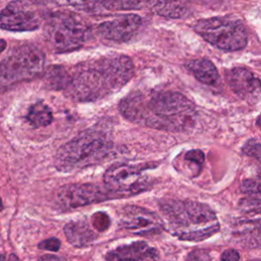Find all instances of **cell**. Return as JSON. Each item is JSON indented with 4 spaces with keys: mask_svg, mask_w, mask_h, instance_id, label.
<instances>
[{
    "mask_svg": "<svg viewBox=\"0 0 261 261\" xmlns=\"http://www.w3.org/2000/svg\"><path fill=\"white\" fill-rule=\"evenodd\" d=\"M74 69L64 91L67 97L79 102L96 101L111 95L125 86L134 75L133 61L123 54H110L85 61Z\"/></svg>",
    "mask_w": 261,
    "mask_h": 261,
    "instance_id": "1",
    "label": "cell"
},
{
    "mask_svg": "<svg viewBox=\"0 0 261 261\" xmlns=\"http://www.w3.org/2000/svg\"><path fill=\"white\" fill-rule=\"evenodd\" d=\"M118 108L133 122L172 132L187 127L195 114L194 104L176 92L156 93L149 98L133 92L121 99Z\"/></svg>",
    "mask_w": 261,
    "mask_h": 261,
    "instance_id": "2",
    "label": "cell"
},
{
    "mask_svg": "<svg viewBox=\"0 0 261 261\" xmlns=\"http://www.w3.org/2000/svg\"><path fill=\"white\" fill-rule=\"evenodd\" d=\"M168 230L181 241L201 242L219 230L214 211L206 204L191 200L164 199L159 202Z\"/></svg>",
    "mask_w": 261,
    "mask_h": 261,
    "instance_id": "3",
    "label": "cell"
},
{
    "mask_svg": "<svg viewBox=\"0 0 261 261\" xmlns=\"http://www.w3.org/2000/svg\"><path fill=\"white\" fill-rule=\"evenodd\" d=\"M111 147L110 140L102 132L87 129L58 149L54 165L62 172L85 168L105 158Z\"/></svg>",
    "mask_w": 261,
    "mask_h": 261,
    "instance_id": "4",
    "label": "cell"
},
{
    "mask_svg": "<svg viewBox=\"0 0 261 261\" xmlns=\"http://www.w3.org/2000/svg\"><path fill=\"white\" fill-rule=\"evenodd\" d=\"M44 66L45 55L38 47L27 44L15 48L0 62V93L37 77Z\"/></svg>",
    "mask_w": 261,
    "mask_h": 261,
    "instance_id": "5",
    "label": "cell"
},
{
    "mask_svg": "<svg viewBox=\"0 0 261 261\" xmlns=\"http://www.w3.org/2000/svg\"><path fill=\"white\" fill-rule=\"evenodd\" d=\"M193 29L218 49L236 51L247 45L248 34L241 21L229 17H209L197 20Z\"/></svg>",
    "mask_w": 261,
    "mask_h": 261,
    "instance_id": "6",
    "label": "cell"
},
{
    "mask_svg": "<svg viewBox=\"0 0 261 261\" xmlns=\"http://www.w3.org/2000/svg\"><path fill=\"white\" fill-rule=\"evenodd\" d=\"M156 165L154 162L114 163L104 173V185L114 193L116 199L140 194L152 187V181L142 173Z\"/></svg>",
    "mask_w": 261,
    "mask_h": 261,
    "instance_id": "7",
    "label": "cell"
},
{
    "mask_svg": "<svg viewBox=\"0 0 261 261\" xmlns=\"http://www.w3.org/2000/svg\"><path fill=\"white\" fill-rule=\"evenodd\" d=\"M45 36L52 50L66 53L80 49L87 36V30L77 19L65 13H55L45 25Z\"/></svg>",
    "mask_w": 261,
    "mask_h": 261,
    "instance_id": "8",
    "label": "cell"
},
{
    "mask_svg": "<svg viewBox=\"0 0 261 261\" xmlns=\"http://www.w3.org/2000/svg\"><path fill=\"white\" fill-rule=\"evenodd\" d=\"M116 199V196L105 185L71 184L66 185L56 193V203L61 209H75L107 200Z\"/></svg>",
    "mask_w": 261,
    "mask_h": 261,
    "instance_id": "9",
    "label": "cell"
},
{
    "mask_svg": "<svg viewBox=\"0 0 261 261\" xmlns=\"http://www.w3.org/2000/svg\"><path fill=\"white\" fill-rule=\"evenodd\" d=\"M119 215L120 225L135 234H157L164 228V222L156 213L139 206H124Z\"/></svg>",
    "mask_w": 261,
    "mask_h": 261,
    "instance_id": "10",
    "label": "cell"
},
{
    "mask_svg": "<svg viewBox=\"0 0 261 261\" xmlns=\"http://www.w3.org/2000/svg\"><path fill=\"white\" fill-rule=\"evenodd\" d=\"M40 25V17L27 3L20 0L10 2L0 12V28L10 32H31Z\"/></svg>",
    "mask_w": 261,
    "mask_h": 261,
    "instance_id": "11",
    "label": "cell"
},
{
    "mask_svg": "<svg viewBox=\"0 0 261 261\" xmlns=\"http://www.w3.org/2000/svg\"><path fill=\"white\" fill-rule=\"evenodd\" d=\"M142 24L143 19L139 15L122 14L99 23L97 33L105 40L122 43L132 40L139 33Z\"/></svg>",
    "mask_w": 261,
    "mask_h": 261,
    "instance_id": "12",
    "label": "cell"
},
{
    "mask_svg": "<svg viewBox=\"0 0 261 261\" xmlns=\"http://www.w3.org/2000/svg\"><path fill=\"white\" fill-rule=\"evenodd\" d=\"M229 88L239 97L253 100L261 92V82L253 72L244 67H233L226 72Z\"/></svg>",
    "mask_w": 261,
    "mask_h": 261,
    "instance_id": "13",
    "label": "cell"
},
{
    "mask_svg": "<svg viewBox=\"0 0 261 261\" xmlns=\"http://www.w3.org/2000/svg\"><path fill=\"white\" fill-rule=\"evenodd\" d=\"M106 261H158V251L143 241L118 246L107 252Z\"/></svg>",
    "mask_w": 261,
    "mask_h": 261,
    "instance_id": "14",
    "label": "cell"
},
{
    "mask_svg": "<svg viewBox=\"0 0 261 261\" xmlns=\"http://www.w3.org/2000/svg\"><path fill=\"white\" fill-rule=\"evenodd\" d=\"M63 231L67 242L77 248L90 245L97 238L96 229H93L86 219L67 222L63 227Z\"/></svg>",
    "mask_w": 261,
    "mask_h": 261,
    "instance_id": "15",
    "label": "cell"
},
{
    "mask_svg": "<svg viewBox=\"0 0 261 261\" xmlns=\"http://www.w3.org/2000/svg\"><path fill=\"white\" fill-rule=\"evenodd\" d=\"M242 192L245 195L240 203V210L245 214H261V186L253 179L243 181Z\"/></svg>",
    "mask_w": 261,
    "mask_h": 261,
    "instance_id": "16",
    "label": "cell"
},
{
    "mask_svg": "<svg viewBox=\"0 0 261 261\" xmlns=\"http://www.w3.org/2000/svg\"><path fill=\"white\" fill-rule=\"evenodd\" d=\"M186 66L199 82L205 85H215L219 79L215 65L208 59L199 58L190 60L186 63Z\"/></svg>",
    "mask_w": 261,
    "mask_h": 261,
    "instance_id": "17",
    "label": "cell"
},
{
    "mask_svg": "<svg viewBox=\"0 0 261 261\" xmlns=\"http://www.w3.org/2000/svg\"><path fill=\"white\" fill-rule=\"evenodd\" d=\"M149 5L157 14L172 18L182 17L189 12L186 0H151Z\"/></svg>",
    "mask_w": 261,
    "mask_h": 261,
    "instance_id": "18",
    "label": "cell"
},
{
    "mask_svg": "<svg viewBox=\"0 0 261 261\" xmlns=\"http://www.w3.org/2000/svg\"><path fill=\"white\" fill-rule=\"evenodd\" d=\"M237 242L247 248L261 247V225L255 222H245L234 231Z\"/></svg>",
    "mask_w": 261,
    "mask_h": 261,
    "instance_id": "19",
    "label": "cell"
},
{
    "mask_svg": "<svg viewBox=\"0 0 261 261\" xmlns=\"http://www.w3.org/2000/svg\"><path fill=\"white\" fill-rule=\"evenodd\" d=\"M44 81L49 89L65 90L71 81V73L62 65H52L45 70Z\"/></svg>",
    "mask_w": 261,
    "mask_h": 261,
    "instance_id": "20",
    "label": "cell"
},
{
    "mask_svg": "<svg viewBox=\"0 0 261 261\" xmlns=\"http://www.w3.org/2000/svg\"><path fill=\"white\" fill-rule=\"evenodd\" d=\"M27 119L31 125L41 127L49 125L53 121V115L48 105L43 102H36L29 108Z\"/></svg>",
    "mask_w": 261,
    "mask_h": 261,
    "instance_id": "21",
    "label": "cell"
},
{
    "mask_svg": "<svg viewBox=\"0 0 261 261\" xmlns=\"http://www.w3.org/2000/svg\"><path fill=\"white\" fill-rule=\"evenodd\" d=\"M151 0H99L101 7L106 9H140L149 5Z\"/></svg>",
    "mask_w": 261,
    "mask_h": 261,
    "instance_id": "22",
    "label": "cell"
},
{
    "mask_svg": "<svg viewBox=\"0 0 261 261\" xmlns=\"http://www.w3.org/2000/svg\"><path fill=\"white\" fill-rule=\"evenodd\" d=\"M61 3L76 7L85 11H95L101 7L99 0H59Z\"/></svg>",
    "mask_w": 261,
    "mask_h": 261,
    "instance_id": "23",
    "label": "cell"
},
{
    "mask_svg": "<svg viewBox=\"0 0 261 261\" xmlns=\"http://www.w3.org/2000/svg\"><path fill=\"white\" fill-rule=\"evenodd\" d=\"M243 153L261 162V144L255 140H249L243 147Z\"/></svg>",
    "mask_w": 261,
    "mask_h": 261,
    "instance_id": "24",
    "label": "cell"
},
{
    "mask_svg": "<svg viewBox=\"0 0 261 261\" xmlns=\"http://www.w3.org/2000/svg\"><path fill=\"white\" fill-rule=\"evenodd\" d=\"M110 219L104 212H97L93 215V226L97 231H104L108 228Z\"/></svg>",
    "mask_w": 261,
    "mask_h": 261,
    "instance_id": "25",
    "label": "cell"
},
{
    "mask_svg": "<svg viewBox=\"0 0 261 261\" xmlns=\"http://www.w3.org/2000/svg\"><path fill=\"white\" fill-rule=\"evenodd\" d=\"M185 160L188 162L193 163L196 167H198L199 169L201 168V166L204 163L205 160V155L201 150L198 149H194V150H190L186 153L185 155Z\"/></svg>",
    "mask_w": 261,
    "mask_h": 261,
    "instance_id": "26",
    "label": "cell"
},
{
    "mask_svg": "<svg viewBox=\"0 0 261 261\" xmlns=\"http://www.w3.org/2000/svg\"><path fill=\"white\" fill-rule=\"evenodd\" d=\"M60 241L57 238H49L46 239L44 241H42L38 247L42 250H47V251H52V252H56L59 250L60 248Z\"/></svg>",
    "mask_w": 261,
    "mask_h": 261,
    "instance_id": "27",
    "label": "cell"
},
{
    "mask_svg": "<svg viewBox=\"0 0 261 261\" xmlns=\"http://www.w3.org/2000/svg\"><path fill=\"white\" fill-rule=\"evenodd\" d=\"M186 261H211V258L204 250H194L188 255Z\"/></svg>",
    "mask_w": 261,
    "mask_h": 261,
    "instance_id": "28",
    "label": "cell"
},
{
    "mask_svg": "<svg viewBox=\"0 0 261 261\" xmlns=\"http://www.w3.org/2000/svg\"><path fill=\"white\" fill-rule=\"evenodd\" d=\"M221 261H240V254L234 249L225 250L220 257Z\"/></svg>",
    "mask_w": 261,
    "mask_h": 261,
    "instance_id": "29",
    "label": "cell"
},
{
    "mask_svg": "<svg viewBox=\"0 0 261 261\" xmlns=\"http://www.w3.org/2000/svg\"><path fill=\"white\" fill-rule=\"evenodd\" d=\"M38 261H66V260L63 258H60L58 256L48 254V255H44V256L40 257Z\"/></svg>",
    "mask_w": 261,
    "mask_h": 261,
    "instance_id": "30",
    "label": "cell"
},
{
    "mask_svg": "<svg viewBox=\"0 0 261 261\" xmlns=\"http://www.w3.org/2000/svg\"><path fill=\"white\" fill-rule=\"evenodd\" d=\"M6 41L5 40H3V39H0V53L2 52V51H4V49L6 48Z\"/></svg>",
    "mask_w": 261,
    "mask_h": 261,
    "instance_id": "31",
    "label": "cell"
},
{
    "mask_svg": "<svg viewBox=\"0 0 261 261\" xmlns=\"http://www.w3.org/2000/svg\"><path fill=\"white\" fill-rule=\"evenodd\" d=\"M8 261H19V260H18V258H17V256H16V255L12 254V255H10V257H9Z\"/></svg>",
    "mask_w": 261,
    "mask_h": 261,
    "instance_id": "32",
    "label": "cell"
},
{
    "mask_svg": "<svg viewBox=\"0 0 261 261\" xmlns=\"http://www.w3.org/2000/svg\"><path fill=\"white\" fill-rule=\"evenodd\" d=\"M256 123H257V125L261 128V117H260V118H258V120H257V122H256Z\"/></svg>",
    "mask_w": 261,
    "mask_h": 261,
    "instance_id": "33",
    "label": "cell"
},
{
    "mask_svg": "<svg viewBox=\"0 0 261 261\" xmlns=\"http://www.w3.org/2000/svg\"><path fill=\"white\" fill-rule=\"evenodd\" d=\"M3 209V203H2V200H1V198H0V211Z\"/></svg>",
    "mask_w": 261,
    "mask_h": 261,
    "instance_id": "34",
    "label": "cell"
},
{
    "mask_svg": "<svg viewBox=\"0 0 261 261\" xmlns=\"http://www.w3.org/2000/svg\"><path fill=\"white\" fill-rule=\"evenodd\" d=\"M0 261H5V259H4V257H3V255H1V256H0Z\"/></svg>",
    "mask_w": 261,
    "mask_h": 261,
    "instance_id": "35",
    "label": "cell"
},
{
    "mask_svg": "<svg viewBox=\"0 0 261 261\" xmlns=\"http://www.w3.org/2000/svg\"><path fill=\"white\" fill-rule=\"evenodd\" d=\"M259 178H260V181H261V170H260V172H259Z\"/></svg>",
    "mask_w": 261,
    "mask_h": 261,
    "instance_id": "36",
    "label": "cell"
},
{
    "mask_svg": "<svg viewBox=\"0 0 261 261\" xmlns=\"http://www.w3.org/2000/svg\"><path fill=\"white\" fill-rule=\"evenodd\" d=\"M252 261H261V260H252Z\"/></svg>",
    "mask_w": 261,
    "mask_h": 261,
    "instance_id": "37",
    "label": "cell"
}]
</instances>
